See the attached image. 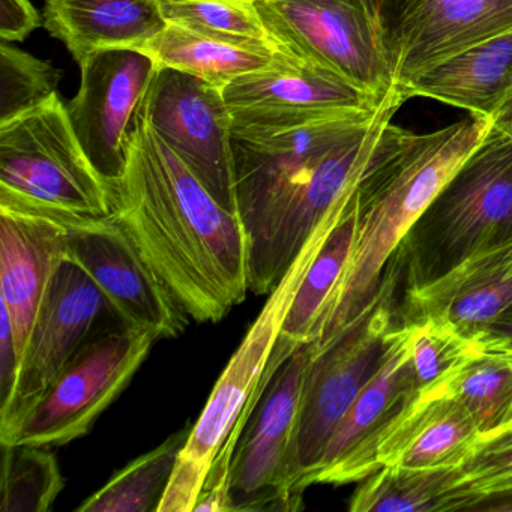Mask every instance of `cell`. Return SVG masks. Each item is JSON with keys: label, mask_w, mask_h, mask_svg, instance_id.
Listing matches in <instances>:
<instances>
[{"label": "cell", "mask_w": 512, "mask_h": 512, "mask_svg": "<svg viewBox=\"0 0 512 512\" xmlns=\"http://www.w3.org/2000/svg\"><path fill=\"white\" fill-rule=\"evenodd\" d=\"M406 100L295 124H232L248 289L269 295L320 224L352 200L386 125Z\"/></svg>", "instance_id": "cell-1"}, {"label": "cell", "mask_w": 512, "mask_h": 512, "mask_svg": "<svg viewBox=\"0 0 512 512\" xmlns=\"http://www.w3.org/2000/svg\"><path fill=\"white\" fill-rule=\"evenodd\" d=\"M110 193L113 215L190 319L217 323L244 302L250 289L241 220L139 113Z\"/></svg>", "instance_id": "cell-2"}, {"label": "cell", "mask_w": 512, "mask_h": 512, "mask_svg": "<svg viewBox=\"0 0 512 512\" xmlns=\"http://www.w3.org/2000/svg\"><path fill=\"white\" fill-rule=\"evenodd\" d=\"M490 127V119L473 115L425 134L386 125L353 196L349 265L314 346L331 341L379 301L392 257L410 227Z\"/></svg>", "instance_id": "cell-3"}, {"label": "cell", "mask_w": 512, "mask_h": 512, "mask_svg": "<svg viewBox=\"0 0 512 512\" xmlns=\"http://www.w3.org/2000/svg\"><path fill=\"white\" fill-rule=\"evenodd\" d=\"M512 241V139L490 127L410 227L389 268L406 292Z\"/></svg>", "instance_id": "cell-4"}, {"label": "cell", "mask_w": 512, "mask_h": 512, "mask_svg": "<svg viewBox=\"0 0 512 512\" xmlns=\"http://www.w3.org/2000/svg\"><path fill=\"white\" fill-rule=\"evenodd\" d=\"M395 284L397 277L388 271L379 301L331 341L314 346L287 461L286 496L292 511L302 508L305 490L332 434L388 356L397 331L392 320Z\"/></svg>", "instance_id": "cell-5"}, {"label": "cell", "mask_w": 512, "mask_h": 512, "mask_svg": "<svg viewBox=\"0 0 512 512\" xmlns=\"http://www.w3.org/2000/svg\"><path fill=\"white\" fill-rule=\"evenodd\" d=\"M0 206L56 220L113 214L110 187L86 157L59 94L0 124Z\"/></svg>", "instance_id": "cell-6"}, {"label": "cell", "mask_w": 512, "mask_h": 512, "mask_svg": "<svg viewBox=\"0 0 512 512\" xmlns=\"http://www.w3.org/2000/svg\"><path fill=\"white\" fill-rule=\"evenodd\" d=\"M347 208L349 206L338 209L320 224L280 283L269 293L262 311L248 328L215 383L202 415L193 425L158 512H193L212 463L262 383L281 326L305 272Z\"/></svg>", "instance_id": "cell-7"}, {"label": "cell", "mask_w": 512, "mask_h": 512, "mask_svg": "<svg viewBox=\"0 0 512 512\" xmlns=\"http://www.w3.org/2000/svg\"><path fill=\"white\" fill-rule=\"evenodd\" d=\"M275 49L383 100L394 80L379 0H257Z\"/></svg>", "instance_id": "cell-8"}, {"label": "cell", "mask_w": 512, "mask_h": 512, "mask_svg": "<svg viewBox=\"0 0 512 512\" xmlns=\"http://www.w3.org/2000/svg\"><path fill=\"white\" fill-rule=\"evenodd\" d=\"M155 341L149 332L121 323L95 332L0 443L62 446L85 436L130 385Z\"/></svg>", "instance_id": "cell-9"}, {"label": "cell", "mask_w": 512, "mask_h": 512, "mask_svg": "<svg viewBox=\"0 0 512 512\" xmlns=\"http://www.w3.org/2000/svg\"><path fill=\"white\" fill-rule=\"evenodd\" d=\"M142 116L221 206L238 215L232 112L223 91L173 68H157Z\"/></svg>", "instance_id": "cell-10"}, {"label": "cell", "mask_w": 512, "mask_h": 512, "mask_svg": "<svg viewBox=\"0 0 512 512\" xmlns=\"http://www.w3.org/2000/svg\"><path fill=\"white\" fill-rule=\"evenodd\" d=\"M313 350L314 343L302 344L290 356L272 350L265 388L230 464L232 512L292 511L286 496L287 461Z\"/></svg>", "instance_id": "cell-11"}, {"label": "cell", "mask_w": 512, "mask_h": 512, "mask_svg": "<svg viewBox=\"0 0 512 512\" xmlns=\"http://www.w3.org/2000/svg\"><path fill=\"white\" fill-rule=\"evenodd\" d=\"M67 226V259L80 266L106 296L119 323L175 338L190 317L143 259L115 215L61 220Z\"/></svg>", "instance_id": "cell-12"}, {"label": "cell", "mask_w": 512, "mask_h": 512, "mask_svg": "<svg viewBox=\"0 0 512 512\" xmlns=\"http://www.w3.org/2000/svg\"><path fill=\"white\" fill-rule=\"evenodd\" d=\"M110 310L91 277L65 257L50 281L20 361L10 398L0 404V440L32 409L77 350L95 334L98 320Z\"/></svg>", "instance_id": "cell-13"}, {"label": "cell", "mask_w": 512, "mask_h": 512, "mask_svg": "<svg viewBox=\"0 0 512 512\" xmlns=\"http://www.w3.org/2000/svg\"><path fill=\"white\" fill-rule=\"evenodd\" d=\"M79 67L82 79L68 119L86 157L112 187L124 173L128 139L157 65L142 50L112 49Z\"/></svg>", "instance_id": "cell-14"}, {"label": "cell", "mask_w": 512, "mask_h": 512, "mask_svg": "<svg viewBox=\"0 0 512 512\" xmlns=\"http://www.w3.org/2000/svg\"><path fill=\"white\" fill-rule=\"evenodd\" d=\"M379 8L397 88L512 31V0H379Z\"/></svg>", "instance_id": "cell-15"}, {"label": "cell", "mask_w": 512, "mask_h": 512, "mask_svg": "<svg viewBox=\"0 0 512 512\" xmlns=\"http://www.w3.org/2000/svg\"><path fill=\"white\" fill-rule=\"evenodd\" d=\"M421 394L410 364L407 326H397L385 362L341 419L310 485L352 484L376 472L380 440Z\"/></svg>", "instance_id": "cell-16"}, {"label": "cell", "mask_w": 512, "mask_h": 512, "mask_svg": "<svg viewBox=\"0 0 512 512\" xmlns=\"http://www.w3.org/2000/svg\"><path fill=\"white\" fill-rule=\"evenodd\" d=\"M236 124H295L370 112L382 100L277 49L274 62L233 80L223 91Z\"/></svg>", "instance_id": "cell-17"}, {"label": "cell", "mask_w": 512, "mask_h": 512, "mask_svg": "<svg viewBox=\"0 0 512 512\" xmlns=\"http://www.w3.org/2000/svg\"><path fill=\"white\" fill-rule=\"evenodd\" d=\"M65 257L64 221L0 206V302L10 314L20 361L50 281Z\"/></svg>", "instance_id": "cell-18"}, {"label": "cell", "mask_w": 512, "mask_h": 512, "mask_svg": "<svg viewBox=\"0 0 512 512\" xmlns=\"http://www.w3.org/2000/svg\"><path fill=\"white\" fill-rule=\"evenodd\" d=\"M512 307V241L406 292L404 323L433 320L472 340Z\"/></svg>", "instance_id": "cell-19"}, {"label": "cell", "mask_w": 512, "mask_h": 512, "mask_svg": "<svg viewBox=\"0 0 512 512\" xmlns=\"http://www.w3.org/2000/svg\"><path fill=\"white\" fill-rule=\"evenodd\" d=\"M44 26L80 65L104 50L139 49L167 22L158 0H46Z\"/></svg>", "instance_id": "cell-20"}, {"label": "cell", "mask_w": 512, "mask_h": 512, "mask_svg": "<svg viewBox=\"0 0 512 512\" xmlns=\"http://www.w3.org/2000/svg\"><path fill=\"white\" fill-rule=\"evenodd\" d=\"M478 437V428L457 400L440 391L422 392L380 440L377 469L460 466Z\"/></svg>", "instance_id": "cell-21"}, {"label": "cell", "mask_w": 512, "mask_h": 512, "mask_svg": "<svg viewBox=\"0 0 512 512\" xmlns=\"http://www.w3.org/2000/svg\"><path fill=\"white\" fill-rule=\"evenodd\" d=\"M490 119L512 95V31L478 44L398 88Z\"/></svg>", "instance_id": "cell-22"}, {"label": "cell", "mask_w": 512, "mask_h": 512, "mask_svg": "<svg viewBox=\"0 0 512 512\" xmlns=\"http://www.w3.org/2000/svg\"><path fill=\"white\" fill-rule=\"evenodd\" d=\"M460 466H383L362 479L349 503L352 512H460L479 496Z\"/></svg>", "instance_id": "cell-23"}, {"label": "cell", "mask_w": 512, "mask_h": 512, "mask_svg": "<svg viewBox=\"0 0 512 512\" xmlns=\"http://www.w3.org/2000/svg\"><path fill=\"white\" fill-rule=\"evenodd\" d=\"M137 50L146 53L157 68L193 74L220 91L244 74L269 67L277 53L272 44L227 43L172 23Z\"/></svg>", "instance_id": "cell-24"}, {"label": "cell", "mask_w": 512, "mask_h": 512, "mask_svg": "<svg viewBox=\"0 0 512 512\" xmlns=\"http://www.w3.org/2000/svg\"><path fill=\"white\" fill-rule=\"evenodd\" d=\"M353 235L355 203L352 199L343 218L329 233L305 272L281 326L277 343L298 349L301 344L319 340L326 314L349 265Z\"/></svg>", "instance_id": "cell-25"}, {"label": "cell", "mask_w": 512, "mask_h": 512, "mask_svg": "<svg viewBox=\"0 0 512 512\" xmlns=\"http://www.w3.org/2000/svg\"><path fill=\"white\" fill-rule=\"evenodd\" d=\"M191 430L193 425L176 431L160 446L131 461L77 511L158 512Z\"/></svg>", "instance_id": "cell-26"}, {"label": "cell", "mask_w": 512, "mask_h": 512, "mask_svg": "<svg viewBox=\"0 0 512 512\" xmlns=\"http://www.w3.org/2000/svg\"><path fill=\"white\" fill-rule=\"evenodd\" d=\"M436 391L464 407L479 436L493 433L508 424L512 412L511 358L503 353H476Z\"/></svg>", "instance_id": "cell-27"}, {"label": "cell", "mask_w": 512, "mask_h": 512, "mask_svg": "<svg viewBox=\"0 0 512 512\" xmlns=\"http://www.w3.org/2000/svg\"><path fill=\"white\" fill-rule=\"evenodd\" d=\"M0 511L47 512L64 488L58 458L49 446L2 445Z\"/></svg>", "instance_id": "cell-28"}, {"label": "cell", "mask_w": 512, "mask_h": 512, "mask_svg": "<svg viewBox=\"0 0 512 512\" xmlns=\"http://www.w3.org/2000/svg\"><path fill=\"white\" fill-rule=\"evenodd\" d=\"M164 20L235 44H272L253 4L233 0H158Z\"/></svg>", "instance_id": "cell-29"}, {"label": "cell", "mask_w": 512, "mask_h": 512, "mask_svg": "<svg viewBox=\"0 0 512 512\" xmlns=\"http://www.w3.org/2000/svg\"><path fill=\"white\" fill-rule=\"evenodd\" d=\"M62 71L11 43L0 46V124L34 112L58 95Z\"/></svg>", "instance_id": "cell-30"}, {"label": "cell", "mask_w": 512, "mask_h": 512, "mask_svg": "<svg viewBox=\"0 0 512 512\" xmlns=\"http://www.w3.org/2000/svg\"><path fill=\"white\" fill-rule=\"evenodd\" d=\"M404 326L409 332L410 364L422 392L436 391L482 352L475 341L443 323L421 320Z\"/></svg>", "instance_id": "cell-31"}, {"label": "cell", "mask_w": 512, "mask_h": 512, "mask_svg": "<svg viewBox=\"0 0 512 512\" xmlns=\"http://www.w3.org/2000/svg\"><path fill=\"white\" fill-rule=\"evenodd\" d=\"M460 469L476 490L512 487V425L479 436Z\"/></svg>", "instance_id": "cell-32"}, {"label": "cell", "mask_w": 512, "mask_h": 512, "mask_svg": "<svg viewBox=\"0 0 512 512\" xmlns=\"http://www.w3.org/2000/svg\"><path fill=\"white\" fill-rule=\"evenodd\" d=\"M40 26V13L31 0H0L2 43H22Z\"/></svg>", "instance_id": "cell-33"}, {"label": "cell", "mask_w": 512, "mask_h": 512, "mask_svg": "<svg viewBox=\"0 0 512 512\" xmlns=\"http://www.w3.org/2000/svg\"><path fill=\"white\" fill-rule=\"evenodd\" d=\"M0 404L10 398L20 370V356L14 340L10 314L2 305L0 308Z\"/></svg>", "instance_id": "cell-34"}, {"label": "cell", "mask_w": 512, "mask_h": 512, "mask_svg": "<svg viewBox=\"0 0 512 512\" xmlns=\"http://www.w3.org/2000/svg\"><path fill=\"white\" fill-rule=\"evenodd\" d=\"M482 352L512 355V307L472 338Z\"/></svg>", "instance_id": "cell-35"}, {"label": "cell", "mask_w": 512, "mask_h": 512, "mask_svg": "<svg viewBox=\"0 0 512 512\" xmlns=\"http://www.w3.org/2000/svg\"><path fill=\"white\" fill-rule=\"evenodd\" d=\"M470 512H512V487L481 491L470 503Z\"/></svg>", "instance_id": "cell-36"}, {"label": "cell", "mask_w": 512, "mask_h": 512, "mask_svg": "<svg viewBox=\"0 0 512 512\" xmlns=\"http://www.w3.org/2000/svg\"><path fill=\"white\" fill-rule=\"evenodd\" d=\"M491 127L512 139V95L496 110L490 118Z\"/></svg>", "instance_id": "cell-37"}, {"label": "cell", "mask_w": 512, "mask_h": 512, "mask_svg": "<svg viewBox=\"0 0 512 512\" xmlns=\"http://www.w3.org/2000/svg\"><path fill=\"white\" fill-rule=\"evenodd\" d=\"M233 2H242V4H256L257 0H233Z\"/></svg>", "instance_id": "cell-38"}, {"label": "cell", "mask_w": 512, "mask_h": 512, "mask_svg": "<svg viewBox=\"0 0 512 512\" xmlns=\"http://www.w3.org/2000/svg\"><path fill=\"white\" fill-rule=\"evenodd\" d=\"M509 358H511V361H512V355H509ZM506 425H512V412H511V415H509L508 424H506Z\"/></svg>", "instance_id": "cell-39"}]
</instances>
